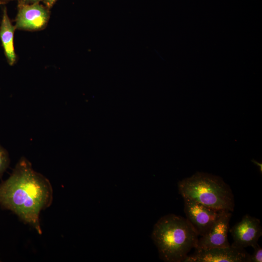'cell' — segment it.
Returning a JSON list of instances; mask_svg holds the SVG:
<instances>
[{
  "label": "cell",
  "mask_w": 262,
  "mask_h": 262,
  "mask_svg": "<svg viewBox=\"0 0 262 262\" xmlns=\"http://www.w3.org/2000/svg\"><path fill=\"white\" fill-rule=\"evenodd\" d=\"M52 200L53 190L49 180L35 171L24 157L8 179L0 183V206L16 213L39 234L42 232L39 214L50 206Z\"/></svg>",
  "instance_id": "1"
},
{
  "label": "cell",
  "mask_w": 262,
  "mask_h": 262,
  "mask_svg": "<svg viewBox=\"0 0 262 262\" xmlns=\"http://www.w3.org/2000/svg\"><path fill=\"white\" fill-rule=\"evenodd\" d=\"M151 236L159 258L166 262H183L190 251L196 248L199 238L186 218L174 214L161 217Z\"/></svg>",
  "instance_id": "2"
},
{
  "label": "cell",
  "mask_w": 262,
  "mask_h": 262,
  "mask_svg": "<svg viewBox=\"0 0 262 262\" xmlns=\"http://www.w3.org/2000/svg\"><path fill=\"white\" fill-rule=\"evenodd\" d=\"M179 193L212 209L232 212L234 196L229 186L218 176L197 172L178 182Z\"/></svg>",
  "instance_id": "3"
},
{
  "label": "cell",
  "mask_w": 262,
  "mask_h": 262,
  "mask_svg": "<svg viewBox=\"0 0 262 262\" xmlns=\"http://www.w3.org/2000/svg\"><path fill=\"white\" fill-rule=\"evenodd\" d=\"M183 198L186 218L200 237L209 231L225 211L211 208L188 198Z\"/></svg>",
  "instance_id": "4"
},
{
  "label": "cell",
  "mask_w": 262,
  "mask_h": 262,
  "mask_svg": "<svg viewBox=\"0 0 262 262\" xmlns=\"http://www.w3.org/2000/svg\"><path fill=\"white\" fill-rule=\"evenodd\" d=\"M250 254L244 248L229 246L206 249H195L183 262H249Z\"/></svg>",
  "instance_id": "5"
},
{
  "label": "cell",
  "mask_w": 262,
  "mask_h": 262,
  "mask_svg": "<svg viewBox=\"0 0 262 262\" xmlns=\"http://www.w3.org/2000/svg\"><path fill=\"white\" fill-rule=\"evenodd\" d=\"M233 242L231 245L240 248L252 247L258 243L262 235V228L260 219L246 214L241 220L229 229Z\"/></svg>",
  "instance_id": "6"
},
{
  "label": "cell",
  "mask_w": 262,
  "mask_h": 262,
  "mask_svg": "<svg viewBox=\"0 0 262 262\" xmlns=\"http://www.w3.org/2000/svg\"><path fill=\"white\" fill-rule=\"evenodd\" d=\"M49 17V8L39 3L18 4L16 19V29L37 31L44 29Z\"/></svg>",
  "instance_id": "7"
},
{
  "label": "cell",
  "mask_w": 262,
  "mask_h": 262,
  "mask_svg": "<svg viewBox=\"0 0 262 262\" xmlns=\"http://www.w3.org/2000/svg\"><path fill=\"white\" fill-rule=\"evenodd\" d=\"M231 215V212L225 211L214 223L209 231L198 238L196 249H206L229 246L228 233Z\"/></svg>",
  "instance_id": "8"
},
{
  "label": "cell",
  "mask_w": 262,
  "mask_h": 262,
  "mask_svg": "<svg viewBox=\"0 0 262 262\" xmlns=\"http://www.w3.org/2000/svg\"><path fill=\"white\" fill-rule=\"evenodd\" d=\"M7 15L5 7L3 9L2 20L0 26V39L5 56L9 64L13 65L16 60L14 46V35L15 30Z\"/></svg>",
  "instance_id": "9"
},
{
  "label": "cell",
  "mask_w": 262,
  "mask_h": 262,
  "mask_svg": "<svg viewBox=\"0 0 262 262\" xmlns=\"http://www.w3.org/2000/svg\"><path fill=\"white\" fill-rule=\"evenodd\" d=\"M10 163L8 151L0 144V179L7 170Z\"/></svg>",
  "instance_id": "10"
},
{
  "label": "cell",
  "mask_w": 262,
  "mask_h": 262,
  "mask_svg": "<svg viewBox=\"0 0 262 262\" xmlns=\"http://www.w3.org/2000/svg\"><path fill=\"white\" fill-rule=\"evenodd\" d=\"M254 252L252 255L250 254L249 262H262V248L260 245L257 244L254 246Z\"/></svg>",
  "instance_id": "11"
},
{
  "label": "cell",
  "mask_w": 262,
  "mask_h": 262,
  "mask_svg": "<svg viewBox=\"0 0 262 262\" xmlns=\"http://www.w3.org/2000/svg\"><path fill=\"white\" fill-rule=\"evenodd\" d=\"M44 0H18V4H32L39 3Z\"/></svg>",
  "instance_id": "12"
},
{
  "label": "cell",
  "mask_w": 262,
  "mask_h": 262,
  "mask_svg": "<svg viewBox=\"0 0 262 262\" xmlns=\"http://www.w3.org/2000/svg\"><path fill=\"white\" fill-rule=\"evenodd\" d=\"M57 0H44L43 1L46 6L49 9L50 8Z\"/></svg>",
  "instance_id": "13"
},
{
  "label": "cell",
  "mask_w": 262,
  "mask_h": 262,
  "mask_svg": "<svg viewBox=\"0 0 262 262\" xmlns=\"http://www.w3.org/2000/svg\"><path fill=\"white\" fill-rule=\"evenodd\" d=\"M252 161L253 162L254 164H257L259 166L261 172H262V164L255 161L254 160H253Z\"/></svg>",
  "instance_id": "14"
},
{
  "label": "cell",
  "mask_w": 262,
  "mask_h": 262,
  "mask_svg": "<svg viewBox=\"0 0 262 262\" xmlns=\"http://www.w3.org/2000/svg\"><path fill=\"white\" fill-rule=\"evenodd\" d=\"M13 0H0V4H4Z\"/></svg>",
  "instance_id": "15"
}]
</instances>
